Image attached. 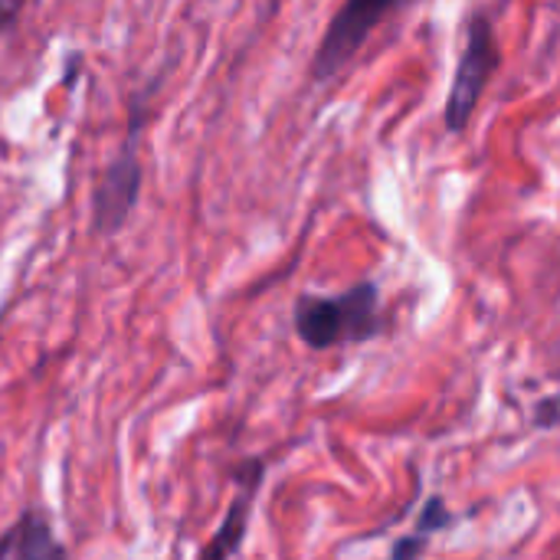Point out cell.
<instances>
[{
    "instance_id": "6da1fadb",
    "label": "cell",
    "mask_w": 560,
    "mask_h": 560,
    "mask_svg": "<svg viewBox=\"0 0 560 560\" xmlns=\"http://www.w3.org/2000/svg\"><path fill=\"white\" fill-rule=\"evenodd\" d=\"M295 335L312 351H335L348 345H368L384 331L381 285L374 279L354 282L341 295L302 292L292 308Z\"/></svg>"
},
{
    "instance_id": "7a4b0ae2",
    "label": "cell",
    "mask_w": 560,
    "mask_h": 560,
    "mask_svg": "<svg viewBox=\"0 0 560 560\" xmlns=\"http://www.w3.org/2000/svg\"><path fill=\"white\" fill-rule=\"evenodd\" d=\"M499 66H502V46L495 36V23L486 10H472L463 26V49L443 105V125L450 135H463L469 128Z\"/></svg>"
},
{
    "instance_id": "3957f363",
    "label": "cell",
    "mask_w": 560,
    "mask_h": 560,
    "mask_svg": "<svg viewBox=\"0 0 560 560\" xmlns=\"http://www.w3.org/2000/svg\"><path fill=\"white\" fill-rule=\"evenodd\" d=\"M144 128V98L138 95L128 108V131L118 154L105 164L102 180L92 194V226L98 236H115L141 197V131Z\"/></svg>"
},
{
    "instance_id": "277c9868",
    "label": "cell",
    "mask_w": 560,
    "mask_h": 560,
    "mask_svg": "<svg viewBox=\"0 0 560 560\" xmlns=\"http://www.w3.org/2000/svg\"><path fill=\"white\" fill-rule=\"evenodd\" d=\"M404 3L397 0H348L325 26L322 43L315 46L308 75L312 82H331L351 59L364 49V43L374 36V30L397 13Z\"/></svg>"
},
{
    "instance_id": "5b68a950",
    "label": "cell",
    "mask_w": 560,
    "mask_h": 560,
    "mask_svg": "<svg viewBox=\"0 0 560 560\" xmlns=\"http://www.w3.org/2000/svg\"><path fill=\"white\" fill-rule=\"evenodd\" d=\"M233 482H236V492H233V499L226 505V515L217 525V532L210 535V541L203 545L197 560H233L240 555V548H243V541L249 535L256 495H259V489L266 482V459H259V456L243 459L233 469Z\"/></svg>"
},
{
    "instance_id": "8992f818",
    "label": "cell",
    "mask_w": 560,
    "mask_h": 560,
    "mask_svg": "<svg viewBox=\"0 0 560 560\" xmlns=\"http://www.w3.org/2000/svg\"><path fill=\"white\" fill-rule=\"evenodd\" d=\"M0 560H69L56 538L49 518L36 509L16 515V522L0 535Z\"/></svg>"
},
{
    "instance_id": "52a82bcc",
    "label": "cell",
    "mask_w": 560,
    "mask_h": 560,
    "mask_svg": "<svg viewBox=\"0 0 560 560\" xmlns=\"http://www.w3.org/2000/svg\"><path fill=\"white\" fill-rule=\"evenodd\" d=\"M453 525H456V515H453V509L446 505V499H443V495H430V499L423 502V509H420L413 528H410L404 538L394 541L390 560H420L427 555L433 535H440V532H446V528H453Z\"/></svg>"
},
{
    "instance_id": "ba28073f",
    "label": "cell",
    "mask_w": 560,
    "mask_h": 560,
    "mask_svg": "<svg viewBox=\"0 0 560 560\" xmlns=\"http://www.w3.org/2000/svg\"><path fill=\"white\" fill-rule=\"evenodd\" d=\"M535 427L538 430H555L560 427V397H545L535 407Z\"/></svg>"
},
{
    "instance_id": "9c48e42d",
    "label": "cell",
    "mask_w": 560,
    "mask_h": 560,
    "mask_svg": "<svg viewBox=\"0 0 560 560\" xmlns=\"http://www.w3.org/2000/svg\"><path fill=\"white\" fill-rule=\"evenodd\" d=\"M20 10H23L20 3H10V7H0V30H3V26H10V23H13V20L20 16Z\"/></svg>"
}]
</instances>
